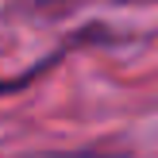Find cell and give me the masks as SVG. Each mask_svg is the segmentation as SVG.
<instances>
[{"instance_id": "1", "label": "cell", "mask_w": 158, "mask_h": 158, "mask_svg": "<svg viewBox=\"0 0 158 158\" xmlns=\"http://www.w3.org/2000/svg\"><path fill=\"white\" fill-rule=\"evenodd\" d=\"M81 43H120V35H116V31L108 27V23H93V27H81V31H73V39H66V43H62V46H58L54 54L39 58L35 66L27 69V73H19V77H8V81H4V93H15V89H23L27 81L43 77V73H46V69H50V66H54L58 58H66V54L73 50V46H81Z\"/></svg>"}, {"instance_id": "3", "label": "cell", "mask_w": 158, "mask_h": 158, "mask_svg": "<svg viewBox=\"0 0 158 158\" xmlns=\"http://www.w3.org/2000/svg\"><path fill=\"white\" fill-rule=\"evenodd\" d=\"M116 4H154V0H116Z\"/></svg>"}, {"instance_id": "2", "label": "cell", "mask_w": 158, "mask_h": 158, "mask_svg": "<svg viewBox=\"0 0 158 158\" xmlns=\"http://www.w3.org/2000/svg\"><path fill=\"white\" fill-rule=\"evenodd\" d=\"M58 4H66V0H35V8H58Z\"/></svg>"}]
</instances>
